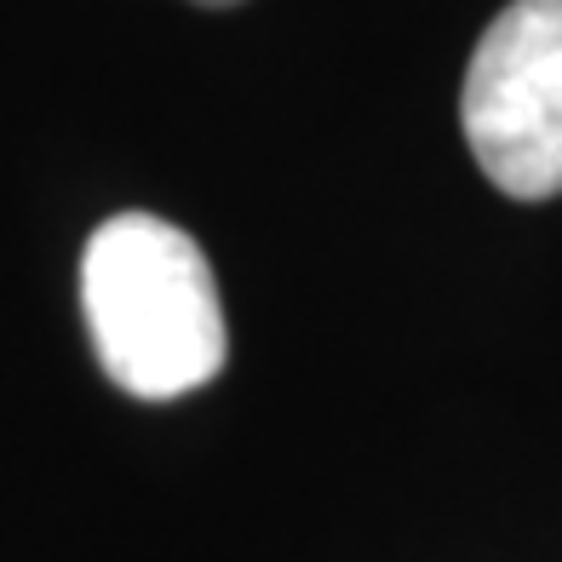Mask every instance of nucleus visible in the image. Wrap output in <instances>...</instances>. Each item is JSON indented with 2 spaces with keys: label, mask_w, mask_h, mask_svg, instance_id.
I'll list each match as a JSON object with an SVG mask.
<instances>
[{
  "label": "nucleus",
  "mask_w": 562,
  "mask_h": 562,
  "mask_svg": "<svg viewBox=\"0 0 562 562\" xmlns=\"http://www.w3.org/2000/svg\"><path fill=\"white\" fill-rule=\"evenodd\" d=\"M471 156L517 201L562 195V0H510L459 92Z\"/></svg>",
  "instance_id": "2"
},
{
  "label": "nucleus",
  "mask_w": 562,
  "mask_h": 562,
  "mask_svg": "<svg viewBox=\"0 0 562 562\" xmlns=\"http://www.w3.org/2000/svg\"><path fill=\"white\" fill-rule=\"evenodd\" d=\"M81 311L104 373L126 396L172 402L224 368V304L201 247L156 213H115L81 259Z\"/></svg>",
  "instance_id": "1"
},
{
  "label": "nucleus",
  "mask_w": 562,
  "mask_h": 562,
  "mask_svg": "<svg viewBox=\"0 0 562 562\" xmlns=\"http://www.w3.org/2000/svg\"><path fill=\"white\" fill-rule=\"evenodd\" d=\"M195 7H236V0H195Z\"/></svg>",
  "instance_id": "3"
}]
</instances>
